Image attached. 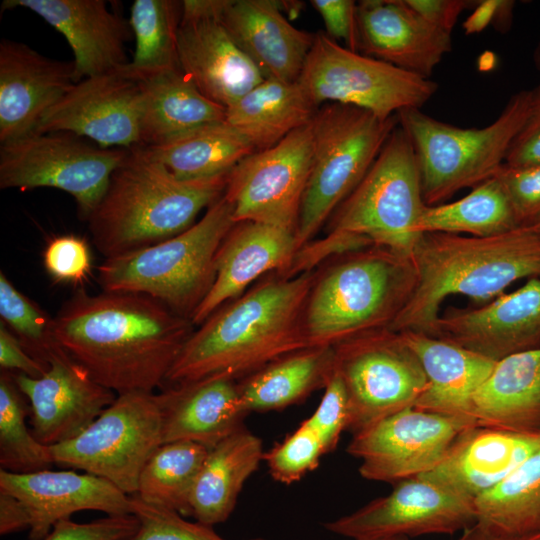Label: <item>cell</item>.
I'll use <instances>...</instances> for the list:
<instances>
[{
  "label": "cell",
  "instance_id": "6da1fadb",
  "mask_svg": "<svg viewBox=\"0 0 540 540\" xmlns=\"http://www.w3.org/2000/svg\"><path fill=\"white\" fill-rule=\"evenodd\" d=\"M193 326L156 299L133 292L91 295L79 289L54 317L68 356L118 395L162 386Z\"/></svg>",
  "mask_w": 540,
  "mask_h": 540
},
{
  "label": "cell",
  "instance_id": "7a4b0ae2",
  "mask_svg": "<svg viewBox=\"0 0 540 540\" xmlns=\"http://www.w3.org/2000/svg\"><path fill=\"white\" fill-rule=\"evenodd\" d=\"M317 275H274L212 313L190 335L166 382L213 376L242 379L270 362L307 347L303 313Z\"/></svg>",
  "mask_w": 540,
  "mask_h": 540
},
{
  "label": "cell",
  "instance_id": "3957f363",
  "mask_svg": "<svg viewBox=\"0 0 540 540\" xmlns=\"http://www.w3.org/2000/svg\"><path fill=\"white\" fill-rule=\"evenodd\" d=\"M411 259L415 290L389 329L431 335L446 297L488 301L517 280L540 277V235L528 226L489 237L422 233Z\"/></svg>",
  "mask_w": 540,
  "mask_h": 540
},
{
  "label": "cell",
  "instance_id": "277c9868",
  "mask_svg": "<svg viewBox=\"0 0 540 540\" xmlns=\"http://www.w3.org/2000/svg\"><path fill=\"white\" fill-rule=\"evenodd\" d=\"M229 173L181 180L137 150H130L87 219L95 247L107 259L182 233L224 194Z\"/></svg>",
  "mask_w": 540,
  "mask_h": 540
},
{
  "label": "cell",
  "instance_id": "5b68a950",
  "mask_svg": "<svg viewBox=\"0 0 540 540\" xmlns=\"http://www.w3.org/2000/svg\"><path fill=\"white\" fill-rule=\"evenodd\" d=\"M317 268L303 313L307 347L334 346L389 328L416 286L412 259L370 246L330 258Z\"/></svg>",
  "mask_w": 540,
  "mask_h": 540
},
{
  "label": "cell",
  "instance_id": "8992f818",
  "mask_svg": "<svg viewBox=\"0 0 540 540\" xmlns=\"http://www.w3.org/2000/svg\"><path fill=\"white\" fill-rule=\"evenodd\" d=\"M235 224L233 208L222 195L182 233L105 259L98 282L103 291L147 295L191 320L214 284L218 249Z\"/></svg>",
  "mask_w": 540,
  "mask_h": 540
},
{
  "label": "cell",
  "instance_id": "52a82bcc",
  "mask_svg": "<svg viewBox=\"0 0 540 540\" xmlns=\"http://www.w3.org/2000/svg\"><path fill=\"white\" fill-rule=\"evenodd\" d=\"M425 206L414 147L395 127L364 178L331 215L327 236L411 258Z\"/></svg>",
  "mask_w": 540,
  "mask_h": 540
},
{
  "label": "cell",
  "instance_id": "ba28073f",
  "mask_svg": "<svg viewBox=\"0 0 540 540\" xmlns=\"http://www.w3.org/2000/svg\"><path fill=\"white\" fill-rule=\"evenodd\" d=\"M531 90L512 96L499 117L484 128H460L417 108L397 113L414 147L427 206L441 204L459 190L492 178L530 108Z\"/></svg>",
  "mask_w": 540,
  "mask_h": 540
},
{
  "label": "cell",
  "instance_id": "9c48e42d",
  "mask_svg": "<svg viewBox=\"0 0 540 540\" xmlns=\"http://www.w3.org/2000/svg\"><path fill=\"white\" fill-rule=\"evenodd\" d=\"M398 122L351 105L326 103L311 120L312 166L302 198L299 250L315 240L338 206L364 178Z\"/></svg>",
  "mask_w": 540,
  "mask_h": 540
},
{
  "label": "cell",
  "instance_id": "30bf717a",
  "mask_svg": "<svg viewBox=\"0 0 540 540\" xmlns=\"http://www.w3.org/2000/svg\"><path fill=\"white\" fill-rule=\"evenodd\" d=\"M298 82L319 108L339 103L389 119L403 109H420L437 91L428 78L341 46L315 34Z\"/></svg>",
  "mask_w": 540,
  "mask_h": 540
},
{
  "label": "cell",
  "instance_id": "8fae6325",
  "mask_svg": "<svg viewBox=\"0 0 540 540\" xmlns=\"http://www.w3.org/2000/svg\"><path fill=\"white\" fill-rule=\"evenodd\" d=\"M333 348L334 370L348 397L347 430L353 434L414 407L427 388L421 363L400 332L372 330Z\"/></svg>",
  "mask_w": 540,
  "mask_h": 540
},
{
  "label": "cell",
  "instance_id": "7c38bea8",
  "mask_svg": "<svg viewBox=\"0 0 540 540\" xmlns=\"http://www.w3.org/2000/svg\"><path fill=\"white\" fill-rule=\"evenodd\" d=\"M163 444L157 394H119L81 434L51 447L54 463L101 477L135 495L141 472Z\"/></svg>",
  "mask_w": 540,
  "mask_h": 540
},
{
  "label": "cell",
  "instance_id": "4fadbf2b",
  "mask_svg": "<svg viewBox=\"0 0 540 540\" xmlns=\"http://www.w3.org/2000/svg\"><path fill=\"white\" fill-rule=\"evenodd\" d=\"M67 132L33 133L1 144L0 188H54L69 193L89 218L130 150L94 147Z\"/></svg>",
  "mask_w": 540,
  "mask_h": 540
},
{
  "label": "cell",
  "instance_id": "5bb4252c",
  "mask_svg": "<svg viewBox=\"0 0 540 540\" xmlns=\"http://www.w3.org/2000/svg\"><path fill=\"white\" fill-rule=\"evenodd\" d=\"M310 123L276 145L251 153L230 171L223 195L236 223L259 222L296 234L312 166Z\"/></svg>",
  "mask_w": 540,
  "mask_h": 540
},
{
  "label": "cell",
  "instance_id": "9a60e30c",
  "mask_svg": "<svg viewBox=\"0 0 540 540\" xmlns=\"http://www.w3.org/2000/svg\"><path fill=\"white\" fill-rule=\"evenodd\" d=\"M475 420L405 408L353 434L347 452L361 460L360 475L399 482L435 468L456 437Z\"/></svg>",
  "mask_w": 540,
  "mask_h": 540
},
{
  "label": "cell",
  "instance_id": "2e32d148",
  "mask_svg": "<svg viewBox=\"0 0 540 540\" xmlns=\"http://www.w3.org/2000/svg\"><path fill=\"white\" fill-rule=\"evenodd\" d=\"M477 521L474 502L435 483L413 477L396 483L386 496L324 524L326 530L351 538L417 537L454 534Z\"/></svg>",
  "mask_w": 540,
  "mask_h": 540
},
{
  "label": "cell",
  "instance_id": "e0dca14e",
  "mask_svg": "<svg viewBox=\"0 0 540 540\" xmlns=\"http://www.w3.org/2000/svg\"><path fill=\"white\" fill-rule=\"evenodd\" d=\"M141 80L125 67L76 83L41 119L35 133L67 132L102 148L141 145Z\"/></svg>",
  "mask_w": 540,
  "mask_h": 540
},
{
  "label": "cell",
  "instance_id": "ac0fdd59",
  "mask_svg": "<svg viewBox=\"0 0 540 540\" xmlns=\"http://www.w3.org/2000/svg\"><path fill=\"white\" fill-rule=\"evenodd\" d=\"M434 336L495 362L540 348V277L477 309H452L438 317Z\"/></svg>",
  "mask_w": 540,
  "mask_h": 540
},
{
  "label": "cell",
  "instance_id": "d6986e66",
  "mask_svg": "<svg viewBox=\"0 0 540 540\" xmlns=\"http://www.w3.org/2000/svg\"><path fill=\"white\" fill-rule=\"evenodd\" d=\"M12 374L29 401L31 431L47 446L77 437L116 399L68 355L52 361L39 378Z\"/></svg>",
  "mask_w": 540,
  "mask_h": 540
},
{
  "label": "cell",
  "instance_id": "ffe728a7",
  "mask_svg": "<svg viewBox=\"0 0 540 540\" xmlns=\"http://www.w3.org/2000/svg\"><path fill=\"white\" fill-rule=\"evenodd\" d=\"M73 61L41 55L28 45L0 42V143L35 133L41 119L74 85Z\"/></svg>",
  "mask_w": 540,
  "mask_h": 540
},
{
  "label": "cell",
  "instance_id": "44dd1931",
  "mask_svg": "<svg viewBox=\"0 0 540 540\" xmlns=\"http://www.w3.org/2000/svg\"><path fill=\"white\" fill-rule=\"evenodd\" d=\"M31 10L62 34L73 52L74 80L127 65L126 43L133 36L129 20L104 0H5L2 10Z\"/></svg>",
  "mask_w": 540,
  "mask_h": 540
},
{
  "label": "cell",
  "instance_id": "7402d4cb",
  "mask_svg": "<svg viewBox=\"0 0 540 540\" xmlns=\"http://www.w3.org/2000/svg\"><path fill=\"white\" fill-rule=\"evenodd\" d=\"M0 491L14 495L26 507L31 520L29 540H43L58 521L79 511L133 514L132 495L89 473L49 469L13 473L1 469Z\"/></svg>",
  "mask_w": 540,
  "mask_h": 540
},
{
  "label": "cell",
  "instance_id": "603a6c76",
  "mask_svg": "<svg viewBox=\"0 0 540 540\" xmlns=\"http://www.w3.org/2000/svg\"><path fill=\"white\" fill-rule=\"evenodd\" d=\"M358 52L428 78L451 51L449 33L433 26L405 0L357 4Z\"/></svg>",
  "mask_w": 540,
  "mask_h": 540
},
{
  "label": "cell",
  "instance_id": "cb8c5ba5",
  "mask_svg": "<svg viewBox=\"0 0 540 540\" xmlns=\"http://www.w3.org/2000/svg\"><path fill=\"white\" fill-rule=\"evenodd\" d=\"M220 17H181L177 60L183 75L205 97L227 108L265 78L231 38Z\"/></svg>",
  "mask_w": 540,
  "mask_h": 540
},
{
  "label": "cell",
  "instance_id": "d4e9b609",
  "mask_svg": "<svg viewBox=\"0 0 540 540\" xmlns=\"http://www.w3.org/2000/svg\"><path fill=\"white\" fill-rule=\"evenodd\" d=\"M540 447V434L472 425L454 440L442 461L418 476L474 502Z\"/></svg>",
  "mask_w": 540,
  "mask_h": 540
},
{
  "label": "cell",
  "instance_id": "484cf974",
  "mask_svg": "<svg viewBox=\"0 0 540 540\" xmlns=\"http://www.w3.org/2000/svg\"><path fill=\"white\" fill-rule=\"evenodd\" d=\"M298 251L294 232L253 221L236 223L218 249L214 284L193 313L192 324H202L261 276L271 271L283 274Z\"/></svg>",
  "mask_w": 540,
  "mask_h": 540
},
{
  "label": "cell",
  "instance_id": "4316f807",
  "mask_svg": "<svg viewBox=\"0 0 540 540\" xmlns=\"http://www.w3.org/2000/svg\"><path fill=\"white\" fill-rule=\"evenodd\" d=\"M272 0H226L221 21L263 77L298 81L315 34L297 29Z\"/></svg>",
  "mask_w": 540,
  "mask_h": 540
},
{
  "label": "cell",
  "instance_id": "83f0119b",
  "mask_svg": "<svg viewBox=\"0 0 540 540\" xmlns=\"http://www.w3.org/2000/svg\"><path fill=\"white\" fill-rule=\"evenodd\" d=\"M157 396L163 444L192 441L211 449L243 428L248 414L238 380L226 376L171 385Z\"/></svg>",
  "mask_w": 540,
  "mask_h": 540
},
{
  "label": "cell",
  "instance_id": "f1b7e54d",
  "mask_svg": "<svg viewBox=\"0 0 540 540\" xmlns=\"http://www.w3.org/2000/svg\"><path fill=\"white\" fill-rule=\"evenodd\" d=\"M400 333L418 357L427 378V388L414 407L474 420L473 397L496 362L425 333Z\"/></svg>",
  "mask_w": 540,
  "mask_h": 540
},
{
  "label": "cell",
  "instance_id": "f546056e",
  "mask_svg": "<svg viewBox=\"0 0 540 540\" xmlns=\"http://www.w3.org/2000/svg\"><path fill=\"white\" fill-rule=\"evenodd\" d=\"M472 417L480 426L540 434V348L496 362L473 397Z\"/></svg>",
  "mask_w": 540,
  "mask_h": 540
},
{
  "label": "cell",
  "instance_id": "4dcf8cb0",
  "mask_svg": "<svg viewBox=\"0 0 540 540\" xmlns=\"http://www.w3.org/2000/svg\"><path fill=\"white\" fill-rule=\"evenodd\" d=\"M139 79L143 89L139 147L225 121L226 108L205 97L179 67Z\"/></svg>",
  "mask_w": 540,
  "mask_h": 540
},
{
  "label": "cell",
  "instance_id": "1f68e13d",
  "mask_svg": "<svg viewBox=\"0 0 540 540\" xmlns=\"http://www.w3.org/2000/svg\"><path fill=\"white\" fill-rule=\"evenodd\" d=\"M264 454L262 440L244 427L209 450L191 497L197 522L211 527L227 520Z\"/></svg>",
  "mask_w": 540,
  "mask_h": 540
},
{
  "label": "cell",
  "instance_id": "d6a6232c",
  "mask_svg": "<svg viewBox=\"0 0 540 540\" xmlns=\"http://www.w3.org/2000/svg\"><path fill=\"white\" fill-rule=\"evenodd\" d=\"M334 363L333 346L306 347L282 356L238 380L243 407L250 413L296 404L325 388Z\"/></svg>",
  "mask_w": 540,
  "mask_h": 540
},
{
  "label": "cell",
  "instance_id": "836d02e7",
  "mask_svg": "<svg viewBox=\"0 0 540 540\" xmlns=\"http://www.w3.org/2000/svg\"><path fill=\"white\" fill-rule=\"evenodd\" d=\"M181 180L228 174L255 152L252 143L226 121L203 125L163 143L134 148Z\"/></svg>",
  "mask_w": 540,
  "mask_h": 540
},
{
  "label": "cell",
  "instance_id": "e575fe53",
  "mask_svg": "<svg viewBox=\"0 0 540 540\" xmlns=\"http://www.w3.org/2000/svg\"><path fill=\"white\" fill-rule=\"evenodd\" d=\"M317 109L298 81L266 78L226 108L225 121L260 151L308 125Z\"/></svg>",
  "mask_w": 540,
  "mask_h": 540
},
{
  "label": "cell",
  "instance_id": "d590c367",
  "mask_svg": "<svg viewBox=\"0 0 540 540\" xmlns=\"http://www.w3.org/2000/svg\"><path fill=\"white\" fill-rule=\"evenodd\" d=\"M478 523L501 534L540 532V447L474 500Z\"/></svg>",
  "mask_w": 540,
  "mask_h": 540
},
{
  "label": "cell",
  "instance_id": "8d00e7d4",
  "mask_svg": "<svg viewBox=\"0 0 540 540\" xmlns=\"http://www.w3.org/2000/svg\"><path fill=\"white\" fill-rule=\"evenodd\" d=\"M517 227L511 203L495 177L457 201L426 205L418 225L420 233H467L474 237L495 236Z\"/></svg>",
  "mask_w": 540,
  "mask_h": 540
},
{
  "label": "cell",
  "instance_id": "74e56055",
  "mask_svg": "<svg viewBox=\"0 0 540 540\" xmlns=\"http://www.w3.org/2000/svg\"><path fill=\"white\" fill-rule=\"evenodd\" d=\"M209 450L192 441L162 444L145 464L135 496L149 505L192 516L193 489Z\"/></svg>",
  "mask_w": 540,
  "mask_h": 540
},
{
  "label": "cell",
  "instance_id": "f35d334b",
  "mask_svg": "<svg viewBox=\"0 0 540 540\" xmlns=\"http://www.w3.org/2000/svg\"><path fill=\"white\" fill-rule=\"evenodd\" d=\"M182 1L135 0L129 23L136 45L125 69L137 78L178 67L177 33Z\"/></svg>",
  "mask_w": 540,
  "mask_h": 540
},
{
  "label": "cell",
  "instance_id": "ab89813d",
  "mask_svg": "<svg viewBox=\"0 0 540 540\" xmlns=\"http://www.w3.org/2000/svg\"><path fill=\"white\" fill-rule=\"evenodd\" d=\"M26 397L9 371L0 375V465L13 473H31L54 465L51 447L28 429Z\"/></svg>",
  "mask_w": 540,
  "mask_h": 540
},
{
  "label": "cell",
  "instance_id": "60d3db41",
  "mask_svg": "<svg viewBox=\"0 0 540 540\" xmlns=\"http://www.w3.org/2000/svg\"><path fill=\"white\" fill-rule=\"evenodd\" d=\"M0 316L25 350L48 368L55 359L68 355L56 337L54 317L19 291L3 271L0 272Z\"/></svg>",
  "mask_w": 540,
  "mask_h": 540
},
{
  "label": "cell",
  "instance_id": "b9f144b4",
  "mask_svg": "<svg viewBox=\"0 0 540 540\" xmlns=\"http://www.w3.org/2000/svg\"><path fill=\"white\" fill-rule=\"evenodd\" d=\"M325 449L315 432L303 421L283 442L264 454L274 480L291 484L319 465Z\"/></svg>",
  "mask_w": 540,
  "mask_h": 540
},
{
  "label": "cell",
  "instance_id": "7bdbcfd3",
  "mask_svg": "<svg viewBox=\"0 0 540 540\" xmlns=\"http://www.w3.org/2000/svg\"><path fill=\"white\" fill-rule=\"evenodd\" d=\"M132 502L133 514L140 525L129 540H225L210 526L187 521L173 510L149 505L135 495H132Z\"/></svg>",
  "mask_w": 540,
  "mask_h": 540
},
{
  "label": "cell",
  "instance_id": "ee69618b",
  "mask_svg": "<svg viewBox=\"0 0 540 540\" xmlns=\"http://www.w3.org/2000/svg\"><path fill=\"white\" fill-rule=\"evenodd\" d=\"M498 179L520 226L540 218V164L512 167L503 164L493 176Z\"/></svg>",
  "mask_w": 540,
  "mask_h": 540
},
{
  "label": "cell",
  "instance_id": "f6af8a7d",
  "mask_svg": "<svg viewBox=\"0 0 540 540\" xmlns=\"http://www.w3.org/2000/svg\"><path fill=\"white\" fill-rule=\"evenodd\" d=\"M47 273L57 282L81 284L91 270V254L85 239L76 235L52 238L43 253Z\"/></svg>",
  "mask_w": 540,
  "mask_h": 540
},
{
  "label": "cell",
  "instance_id": "bcb514c9",
  "mask_svg": "<svg viewBox=\"0 0 540 540\" xmlns=\"http://www.w3.org/2000/svg\"><path fill=\"white\" fill-rule=\"evenodd\" d=\"M314 413L305 420L320 439L326 454L333 451L344 430H347L349 405L344 384L335 372Z\"/></svg>",
  "mask_w": 540,
  "mask_h": 540
},
{
  "label": "cell",
  "instance_id": "7dc6e473",
  "mask_svg": "<svg viewBox=\"0 0 540 540\" xmlns=\"http://www.w3.org/2000/svg\"><path fill=\"white\" fill-rule=\"evenodd\" d=\"M134 514L107 515L87 523L58 521L43 540H129L139 528Z\"/></svg>",
  "mask_w": 540,
  "mask_h": 540
},
{
  "label": "cell",
  "instance_id": "c3c4849f",
  "mask_svg": "<svg viewBox=\"0 0 540 540\" xmlns=\"http://www.w3.org/2000/svg\"><path fill=\"white\" fill-rule=\"evenodd\" d=\"M311 5L321 16L326 35L345 47L358 52L357 4L353 0H311Z\"/></svg>",
  "mask_w": 540,
  "mask_h": 540
},
{
  "label": "cell",
  "instance_id": "681fc988",
  "mask_svg": "<svg viewBox=\"0 0 540 540\" xmlns=\"http://www.w3.org/2000/svg\"><path fill=\"white\" fill-rule=\"evenodd\" d=\"M504 164L512 167L540 164V84L531 90L528 116L509 147Z\"/></svg>",
  "mask_w": 540,
  "mask_h": 540
},
{
  "label": "cell",
  "instance_id": "f907efd6",
  "mask_svg": "<svg viewBox=\"0 0 540 540\" xmlns=\"http://www.w3.org/2000/svg\"><path fill=\"white\" fill-rule=\"evenodd\" d=\"M0 366L4 371H16L32 378L43 376L49 369L34 359L17 337L0 322Z\"/></svg>",
  "mask_w": 540,
  "mask_h": 540
},
{
  "label": "cell",
  "instance_id": "816d5d0a",
  "mask_svg": "<svg viewBox=\"0 0 540 540\" xmlns=\"http://www.w3.org/2000/svg\"><path fill=\"white\" fill-rule=\"evenodd\" d=\"M405 2L433 26L451 33L460 14L470 1L465 0H405Z\"/></svg>",
  "mask_w": 540,
  "mask_h": 540
},
{
  "label": "cell",
  "instance_id": "f5cc1de1",
  "mask_svg": "<svg viewBox=\"0 0 540 540\" xmlns=\"http://www.w3.org/2000/svg\"><path fill=\"white\" fill-rule=\"evenodd\" d=\"M513 1L507 0H485L477 4L476 9L464 23L467 34L480 32L488 24L495 23L500 27H505L510 23Z\"/></svg>",
  "mask_w": 540,
  "mask_h": 540
},
{
  "label": "cell",
  "instance_id": "db71d44e",
  "mask_svg": "<svg viewBox=\"0 0 540 540\" xmlns=\"http://www.w3.org/2000/svg\"><path fill=\"white\" fill-rule=\"evenodd\" d=\"M31 520L24 504L14 495L0 491V534L29 530Z\"/></svg>",
  "mask_w": 540,
  "mask_h": 540
},
{
  "label": "cell",
  "instance_id": "11a10c76",
  "mask_svg": "<svg viewBox=\"0 0 540 540\" xmlns=\"http://www.w3.org/2000/svg\"><path fill=\"white\" fill-rule=\"evenodd\" d=\"M457 540H540V532L528 535H507L497 533L475 522L463 530L462 535Z\"/></svg>",
  "mask_w": 540,
  "mask_h": 540
},
{
  "label": "cell",
  "instance_id": "9f6ffc18",
  "mask_svg": "<svg viewBox=\"0 0 540 540\" xmlns=\"http://www.w3.org/2000/svg\"><path fill=\"white\" fill-rule=\"evenodd\" d=\"M528 227H530L534 232L540 235V218Z\"/></svg>",
  "mask_w": 540,
  "mask_h": 540
},
{
  "label": "cell",
  "instance_id": "6f0895ef",
  "mask_svg": "<svg viewBox=\"0 0 540 540\" xmlns=\"http://www.w3.org/2000/svg\"><path fill=\"white\" fill-rule=\"evenodd\" d=\"M372 540H408V538L407 537L394 536V537L377 538V539H372Z\"/></svg>",
  "mask_w": 540,
  "mask_h": 540
}]
</instances>
